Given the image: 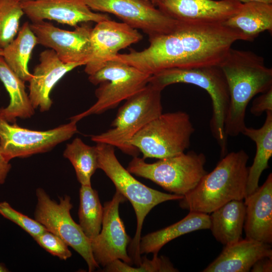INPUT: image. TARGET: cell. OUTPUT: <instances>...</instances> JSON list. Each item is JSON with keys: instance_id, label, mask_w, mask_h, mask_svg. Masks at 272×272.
<instances>
[{"instance_id": "cell-10", "label": "cell", "mask_w": 272, "mask_h": 272, "mask_svg": "<svg viewBox=\"0 0 272 272\" xmlns=\"http://www.w3.org/2000/svg\"><path fill=\"white\" fill-rule=\"evenodd\" d=\"M36 195L34 219L77 251L86 261L89 271L95 270L99 265L94 258L90 239L71 216L73 204L71 197L65 195L60 197L57 202L42 188L36 189Z\"/></svg>"}, {"instance_id": "cell-20", "label": "cell", "mask_w": 272, "mask_h": 272, "mask_svg": "<svg viewBox=\"0 0 272 272\" xmlns=\"http://www.w3.org/2000/svg\"><path fill=\"white\" fill-rule=\"evenodd\" d=\"M272 256L270 245L246 238L225 245L203 272H248L259 259Z\"/></svg>"}, {"instance_id": "cell-24", "label": "cell", "mask_w": 272, "mask_h": 272, "mask_svg": "<svg viewBox=\"0 0 272 272\" xmlns=\"http://www.w3.org/2000/svg\"><path fill=\"white\" fill-rule=\"evenodd\" d=\"M245 210L243 200H233L211 213L210 229L218 242L225 246L241 239Z\"/></svg>"}, {"instance_id": "cell-7", "label": "cell", "mask_w": 272, "mask_h": 272, "mask_svg": "<svg viewBox=\"0 0 272 272\" xmlns=\"http://www.w3.org/2000/svg\"><path fill=\"white\" fill-rule=\"evenodd\" d=\"M206 157L202 153H186L148 163L133 157L127 170L137 176L149 179L173 194L184 196L191 191L207 173Z\"/></svg>"}, {"instance_id": "cell-30", "label": "cell", "mask_w": 272, "mask_h": 272, "mask_svg": "<svg viewBox=\"0 0 272 272\" xmlns=\"http://www.w3.org/2000/svg\"><path fill=\"white\" fill-rule=\"evenodd\" d=\"M108 272H175L178 271L169 259L164 257H158V254H154L152 259H148L146 256L142 258L141 263L136 267L122 261L116 259L108 264L104 269Z\"/></svg>"}, {"instance_id": "cell-5", "label": "cell", "mask_w": 272, "mask_h": 272, "mask_svg": "<svg viewBox=\"0 0 272 272\" xmlns=\"http://www.w3.org/2000/svg\"><path fill=\"white\" fill-rule=\"evenodd\" d=\"M149 83L161 91L177 83L192 84L205 90L212 102L213 112L210 122L211 132L220 148L221 157L227 154L228 137L224 126L230 95L226 79L219 65L167 69L152 75Z\"/></svg>"}, {"instance_id": "cell-23", "label": "cell", "mask_w": 272, "mask_h": 272, "mask_svg": "<svg viewBox=\"0 0 272 272\" xmlns=\"http://www.w3.org/2000/svg\"><path fill=\"white\" fill-rule=\"evenodd\" d=\"M266 113L264 122L261 127L254 128L246 126L241 132L255 142L256 147L253 163L248 167L246 197L259 187L260 176L268 167V161L272 156V111H268Z\"/></svg>"}, {"instance_id": "cell-15", "label": "cell", "mask_w": 272, "mask_h": 272, "mask_svg": "<svg viewBox=\"0 0 272 272\" xmlns=\"http://www.w3.org/2000/svg\"><path fill=\"white\" fill-rule=\"evenodd\" d=\"M142 38L136 29L123 22L109 19L97 23L91 30L92 52L85 65V73L92 75L112 60L120 50L138 42Z\"/></svg>"}, {"instance_id": "cell-17", "label": "cell", "mask_w": 272, "mask_h": 272, "mask_svg": "<svg viewBox=\"0 0 272 272\" xmlns=\"http://www.w3.org/2000/svg\"><path fill=\"white\" fill-rule=\"evenodd\" d=\"M237 0H158L156 7L179 22L223 23L236 14Z\"/></svg>"}, {"instance_id": "cell-16", "label": "cell", "mask_w": 272, "mask_h": 272, "mask_svg": "<svg viewBox=\"0 0 272 272\" xmlns=\"http://www.w3.org/2000/svg\"><path fill=\"white\" fill-rule=\"evenodd\" d=\"M20 3L32 22L49 20L76 27L80 23L110 19L106 14L94 12L83 0H25Z\"/></svg>"}, {"instance_id": "cell-18", "label": "cell", "mask_w": 272, "mask_h": 272, "mask_svg": "<svg viewBox=\"0 0 272 272\" xmlns=\"http://www.w3.org/2000/svg\"><path fill=\"white\" fill-rule=\"evenodd\" d=\"M39 61L29 81L28 95L33 107L43 112L48 111L52 106L50 95L57 83L67 73L81 65L64 63L51 49L40 53Z\"/></svg>"}, {"instance_id": "cell-34", "label": "cell", "mask_w": 272, "mask_h": 272, "mask_svg": "<svg viewBox=\"0 0 272 272\" xmlns=\"http://www.w3.org/2000/svg\"><path fill=\"white\" fill-rule=\"evenodd\" d=\"M252 272L272 271V256L265 257L258 260L250 269Z\"/></svg>"}, {"instance_id": "cell-40", "label": "cell", "mask_w": 272, "mask_h": 272, "mask_svg": "<svg viewBox=\"0 0 272 272\" xmlns=\"http://www.w3.org/2000/svg\"><path fill=\"white\" fill-rule=\"evenodd\" d=\"M16 1H18L19 2H21L25 1V0H16Z\"/></svg>"}, {"instance_id": "cell-4", "label": "cell", "mask_w": 272, "mask_h": 272, "mask_svg": "<svg viewBox=\"0 0 272 272\" xmlns=\"http://www.w3.org/2000/svg\"><path fill=\"white\" fill-rule=\"evenodd\" d=\"M98 169H101L118 191L132 205L137 218L135 234L127 248L132 263L138 265L142 261L140 243L143 225L147 215L155 207L163 202L179 200L183 196L166 193L151 188L132 176L117 159L114 147L104 143H96Z\"/></svg>"}, {"instance_id": "cell-32", "label": "cell", "mask_w": 272, "mask_h": 272, "mask_svg": "<svg viewBox=\"0 0 272 272\" xmlns=\"http://www.w3.org/2000/svg\"><path fill=\"white\" fill-rule=\"evenodd\" d=\"M33 239L42 248L61 260H66L72 255L67 244L59 237L47 230Z\"/></svg>"}, {"instance_id": "cell-8", "label": "cell", "mask_w": 272, "mask_h": 272, "mask_svg": "<svg viewBox=\"0 0 272 272\" xmlns=\"http://www.w3.org/2000/svg\"><path fill=\"white\" fill-rule=\"evenodd\" d=\"M194 132L186 112L162 113L139 131L129 144L142 153L144 159H161L184 153L190 146Z\"/></svg>"}, {"instance_id": "cell-19", "label": "cell", "mask_w": 272, "mask_h": 272, "mask_svg": "<svg viewBox=\"0 0 272 272\" xmlns=\"http://www.w3.org/2000/svg\"><path fill=\"white\" fill-rule=\"evenodd\" d=\"M244 224L246 238L272 243V174L264 183L245 198Z\"/></svg>"}, {"instance_id": "cell-25", "label": "cell", "mask_w": 272, "mask_h": 272, "mask_svg": "<svg viewBox=\"0 0 272 272\" xmlns=\"http://www.w3.org/2000/svg\"><path fill=\"white\" fill-rule=\"evenodd\" d=\"M0 80L8 92L10 101L8 106L0 108V115L8 122H16L17 118H28L35 114L25 81L20 78L0 57Z\"/></svg>"}, {"instance_id": "cell-37", "label": "cell", "mask_w": 272, "mask_h": 272, "mask_svg": "<svg viewBox=\"0 0 272 272\" xmlns=\"http://www.w3.org/2000/svg\"><path fill=\"white\" fill-rule=\"evenodd\" d=\"M9 271V269L3 263L0 262V272H8Z\"/></svg>"}, {"instance_id": "cell-13", "label": "cell", "mask_w": 272, "mask_h": 272, "mask_svg": "<svg viewBox=\"0 0 272 272\" xmlns=\"http://www.w3.org/2000/svg\"><path fill=\"white\" fill-rule=\"evenodd\" d=\"M126 199L117 190L112 199L103 207L101 229L95 238L90 239L94 258L103 267L116 259L132 264L127 248L131 240L127 234L119 214V207Z\"/></svg>"}, {"instance_id": "cell-31", "label": "cell", "mask_w": 272, "mask_h": 272, "mask_svg": "<svg viewBox=\"0 0 272 272\" xmlns=\"http://www.w3.org/2000/svg\"><path fill=\"white\" fill-rule=\"evenodd\" d=\"M0 214L18 225L33 238L47 230L36 220L17 211L7 201L0 202Z\"/></svg>"}, {"instance_id": "cell-11", "label": "cell", "mask_w": 272, "mask_h": 272, "mask_svg": "<svg viewBox=\"0 0 272 272\" xmlns=\"http://www.w3.org/2000/svg\"><path fill=\"white\" fill-rule=\"evenodd\" d=\"M77 123L71 120L51 129L36 130L8 122L0 115L1 152L8 162L47 152L77 133Z\"/></svg>"}, {"instance_id": "cell-21", "label": "cell", "mask_w": 272, "mask_h": 272, "mask_svg": "<svg viewBox=\"0 0 272 272\" xmlns=\"http://www.w3.org/2000/svg\"><path fill=\"white\" fill-rule=\"evenodd\" d=\"M252 41L261 32L272 31V4L259 2L243 3L240 10L222 23Z\"/></svg>"}, {"instance_id": "cell-36", "label": "cell", "mask_w": 272, "mask_h": 272, "mask_svg": "<svg viewBox=\"0 0 272 272\" xmlns=\"http://www.w3.org/2000/svg\"><path fill=\"white\" fill-rule=\"evenodd\" d=\"M242 3H246L251 2H259L268 4H272V0H237Z\"/></svg>"}, {"instance_id": "cell-39", "label": "cell", "mask_w": 272, "mask_h": 272, "mask_svg": "<svg viewBox=\"0 0 272 272\" xmlns=\"http://www.w3.org/2000/svg\"><path fill=\"white\" fill-rule=\"evenodd\" d=\"M3 49L0 48V57L3 56Z\"/></svg>"}, {"instance_id": "cell-26", "label": "cell", "mask_w": 272, "mask_h": 272, "mask_svg": "<svg viewBox=\"0 0 272 272\" xmlns=\"http://www.w3.org/2000/svg\"><path fill=\"white\" fill-rule=\"evenodd\" d=\"M37 44V37L30 24L26 22L19 29L17 37L3 49L2 57L6 63L25 82H29L32 77L28 70V62Z\"/></svg>"}, {"instance_id": "cell-22", "label": "cell", "mask_w": 272, "mask_h": 272, "mask_svg": "<svg viewBox=\"0 0 272 272\" xmlns=\"http://www.w3.org/2000/svg\"><path fill=\"white\" fill-rule=\"evenodd\" d=\"M210 215L189 212L186 217L175 224L141 237L140 253L141 255L150 253L158 254L159 250L170 241L193 231L210 229Z\"/></svg>"}, {"instance_id": "cell-14", "label": "cell", "mask_w": 272, "mask_h": 272, "mask_svg": "<svg viewBox=\"0 0 272 272\" xmlns=\"http://www.w3.org/2000/svg\"><path fill=\"white\" fill-rule=\"evenodd\" d=\"M30 26L37 37V43L53 50L65 63L85 65L92 52V29L85 23L73 31L60 29L45 21L32 22Z\"/></svg>"}, {"instance_id": "cell-27", "label": "cell", "mask_w": 272, "mask_h": 272, "mask_svg": "<svg viewBox=\"0 0 272 272\" xmlns=\"http://www.w3.org/2000/svg\"><path fill=\"white\" fill-rule=\"evenodd\" d=\"M63 156L72 164L80 184L91 185V177L98 169L96 146H89L80 138H76L66 145Z\"/></svg>"}, {"instance_id": "cell-35", "label": "cell", "mask_w": 272, "mask_h": 272, "mask_svg": "<svg viewBox=\"0 0 272 272\" xmlns=\"http://www.w3.org/2000/svg\"><path fill=\"white\" fill-rule=\"evenodd\" d=\"M11 169L10 162L7 161L2 155L0 150V185L3 184Z\"/></svg>"}, {"instance_id": "cell-28", "label": "cell", "mask_w": 272, "mask_h": 272, "mask_svg": "<svg viewBox=\"0 0 272 272\" xmlns=\"http://www.w3.org/2000/svg\"><path fill=\"white\" fill-rule=\"evenodd\" d=\"M79 225L90 240L100 233L103 214L98 192L91 185H81L79 190Z\"/></svg>"}, {"instance_id": "cell-3", "label": "cell", "mask_w": 272, "mask_h": 272, "mask_svg": "<svg viewBox=\"0 0 272 272\" xmlns=\"http://www.w3.org/2000/svg\"><path fill=\"white\" fill-rule=\"evenodd\" d=\"M249 156L243 150L227 153L197 185L179 199L180 207L189 212L211 214L233 200L246 197Z\"/></svg>"}, {"instance_id": "cell-33", "label": "cell", "mask_w": 272, "mask_h": 272, "mask_svg": "<svg viewBox=\"0 0 272 272\" xmlns=\"http://www.w3.org/2000/svg\"><path fill=\"white\" fill-rule=\"evenodd\" d=\"M268 111H272V88L255 98L250 108L251 113L255 116Z\"/></svg>"}, {"instance_id": "cell-6", "label": "cell", "mask_w": 272, "mask_h": 272, "mask_svg": "<svg viewBox=\"0 0 272 272\" xmlns=\"http://www.w3.org/2000/svg\"><path fill=\"white\" fill-rule=\"evenodd\" d=\"M161 92L149 83L119 108L111 128L92 135L91 140L117 147L133 157L138 156L139 151L129 142L146 124L162 113Z\"/></svg>"}, {"instance_id": "cell-9", "label": "cell", "mask_w": 272, "mask_h": 272, "mask_svg": "<svg viewBox=\"0 0 272 272\" xmlns=\"http://www.w3.org/2000/svg\"><path fill=\"white\" fill-rule=\"evenodd\" d=\"M151 75L125 62L112 60L106 62L97 72L89 76L93 85H99L95 90L96 102L86 111L70 118L78 122L94 114H100L114 109L123 100L144 88Z\"/></svg>"}, {"instance_id": "cell-12", "label": "cell", "mask_w": 272, "mask_h": 272, "mask_svg": "<svg viewBox=\"0 0 272 272\" xmlns=\"http://www.w3.org/2000/svg\"><path fill=\"white\" fill-rule=\"evenodd\" d=\"M93 11L112 14L123 23L139 29L149 38L168 33L179 22L156 8L150 0H83Z\"/></svg>"}, {"instance_id": "cell-1", "label": "cell", "mask_w": 272, "mask_h": 272, "mask_svg": "<svg viewBox=\"0 0 272 272\" xmlns=\"http://www.w3.org/2000/svg\"><path fill=\"white\" fill-rule=\"evenodd\" d=\"M142 51L130 49L112 60L132 65L151 75L171 68L219 65L231 46L244 40L239 32L222 23L179 22L171 32L149 39Z\"/></svg>"}, {"instance_id": "cell-38", "label": "cell", "mask_w": 272, "mask_h": 272, "mask_svg": "<svg viewBox=\"0 0 272 272\" xmlns=\"http://www.w3.org/2000/svg\"><path fill=\"white\" fill-rule=\"evenodd\" d=\"M152 3L156 6V4H157V3L158 2V0H150Z\"/></svg>"}, {"instance_id": "cell-2", "label": "cell", "mask_w": 272, "mask_h": 272, "mask_svg": "<svg viewBox=\"0 0 272 272\" xmlns=\"http://www.w3.org/2000/svg\"><path fill=\"white\" fill-rule=\"evenodd\" d=\"M219 66L226 79L230 95L225 132L227 137H237L246 126V110L250 101L272 88V69L255 53L232 47Z\"/></svg>"}, {"instance_id": "cell-29", "label": "cell", "mask_w": 272, "mask_h": 272, "mask_svg": "<svg viewBox=\"0 0 272 272\" xmlns=\"http://www.w3.org/2000/svg\"><path fill=\"white\" fill-rule=\"evenodd\" d=\"M24 14L20 2L0 0V48H4L15 39Z\"/></svg>"}]
</instances>
